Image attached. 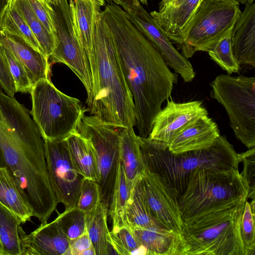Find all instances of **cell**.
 <instances>
[{
	"instance_id": "obj_1",
	"label": "cell",
	"mask_w": 255,
	"mask_h": 255,
	"mask_svg": "<svg viewBox=\"0 0 255 255\" xmlns=\"http://www.w3.org/2000/svg\"><path fill=\"white\" fill-rule=\"evenodd\" d=\"M112 34L126 81L133 97L138 136L147 137L178 75L128 13L111 3L102 10Z\"/></svg>"
},
{
	"instance_id": "obj_2",
	"label": "cell",
	"mask_w": 255,
	"mask_h": 255,
	"mask_svg": "<svg viewBox=\"0 0 255 255\" xmlns=\"http://www.w3.org/2000/svg\"><path fill=\"white\" fill-rule=\"evenodd\" d=\"M102 10L95 18L91 49L86 56L94 85L87 111L103 124L115 128L133 127L136 119L133 97Z\"/></svg>"
},
{
	"instance_id": "obj_3",
	"label": "cell",
	"mask_w": 255,
	"mask_h": 255,
	"mask_svg": "<svg viewBox=\"0 0 255 255\" xmlns=\"http://www.w3.org/2000/svg\"><path fill=\"white\" fill-rule=\"evenodd\" d=\"M0 141L5 167L30 208L32 216L42 224L47 223L58 204L49 180L45 145H20L10 129L0 120Z\"/></svg>"
},
{
	"instance_id": "obj_4",
	"label": "cell",
	"mask_w": 255,
	"mask_h": 255,
	"mask_svg": "<svg viewBox=\"0 0 255 255\" xmlns=\"http://www.w3.org/2000/svg\"><path fill=\"white\" fill-rule=\"evenodd\" d=\"M144 168L160 176L177 198L183 193L192 175L203 170L238 169V153L225 135H221L209 148L174 154L167 148L157 149L139 137Z\"/></svg>"
},
{
	"instance_id": "obj_5",
	"label": "cell",
	"mask_w": 255,
	"mask_h": 255,
	"mask_svg": "<svg viewBox=\"0 0 255 255\" xmlns=\"http://www.w3.org/2000/svg\"><path fill=\"white\" fill-rule=\"evenodd\" d=\"M248 199L247 187L238 169L197 171L178 197L183 225Z\"/></svg>"
},
{
	"instance_id": "obj_6",
	"label": "cell",
	"mask_w": 255,
	"mask_h": 255,
	"mask_svg": "<svg viewBox=\"0 0 255 255\" xmlns=\"http://www.w3.org/2000/svg\"><path fill=\"white\" fill-rule=\"evenodd\" d=\"M245 202L205 215L183 225L187 255H247L240 223Z\"/></svg>"
},
{
	"instance_id": "obj_7",
	"label": "cell",
	"mask_w": 255,
	"mask_h": 255,
	"mask_svg": "<svg viewBox=\"0 0 255 255\" xmlns=\"http://www.w3.org/2000/svg\"><path fill=\"white\" fill-rule=\"evenodd\" d=\"M30 112L43 138L63 139L73 133L82 115L87 111L79 99L59 90L49 79L32 86Z\"/></svg>"
},
{
	"instance_id": "obj_8",
	"label": "cell",
	"mask_w": 255,
	"mask_h": 255,
	"mask_svg": "<svg viewBox=\"0 0 255 255\" xmlns=\"http://www.w3.org/2000/svg\"><path fill=\"white\" fill-rule=\"evenodd\" d=\"M211 97L226 110L236 137L255 146V77L220 74L210 83Z\"/></svg>"
},
{
	"instance_id": "obj_9",
	"label": "cell",
	"mask_w": 255,
	"mask_h": 255,
	"mask_svg": "<svg viewBox=\"0 0 255 255\" xmlns=\"http://www.w3.org/2000/svg\"><path fill=\"white\" fill-rule=\"evenodd\" d=\"M231 0H201L178 47L188 59L197 51L208 52L233 27L241 13Z\"/></svg>"
},
{
	"instance_id": "obj_10",
	"label": "cell",
	"mask_w": 255,
	"mask_h": 255,
	"mask_svg": "<svg viewBox=\"0 0 255 255\" xmlns=\"http://www.w3.org/2000/svg\"><path fill=\"white\" fill-rule=\"evenodd\" d=\"M121 129L104 124L94 116L84 113L75 131L88 139L95 150L100 173V200L108 209L120 162Z\"/></svg>"
},
{
	"instance_id": "obj_11",
	"label": "cell",
	"mask_w": 255,
	"mask_h": 255,
	"mask_svg": "<svg viewBox=\"0 0 255 255\" xmlns=\"http://www.w3.org/2000/svg\"><path fill=\"white\" fill-rule=\"evenodd\" d=\"M50 4L55 46L49 58L52 62L66 65L80 79L86 90V104H88L93 95V81L75 32L69 0H61L58 4Z\"/></svg>"
},
{
	"instance_id": "obj_12",
	"label": "cell",
	"mask_w": 255,
	"mask_h": 255,
	"mask_svg": "<svg viewBox=\"0 0 255 255\" xmlns=\"http://www.w3.org/2000/svg\"><path fill=\"white\" fill-rule=\"evenodd\" d=\"M43 140L48 176L57 202L65 209L76 207L85 178L75 169L65 139Z\"/></svg>"
},
{
	"instance_id": "obj_13",
	"label": "cell",
	"mask_w": 255,
	"mask_h": 255,
	"mask_svg": "<svg viewBox=\"0 0 255 255\" xmlns=\"http://www.w3.org/2000/svg\"><path fill=\"white\" fill-rule=\"evenodd\" d=\"M143 191L151 213L161 227L181 232L183 221L178 198L159 175L144 168L139 175Z\"/></svg>"
},
{
	"instance_id": "obj_14",
	"label": "cell",
	"mask_w": 255,
	"mask_h": 255,
	"mask_svg": "<svg viewBox=\"0 0 255 255\" xmlns=\"http://www.w3.org/2000/svg\"><path fill=\"white\" fill-rule=\"evenodd\" d=\"M206 115L208 111L201 101L176 103L168 100L166 106L155 117L146 139L154 147L165 150L178 132L192 121Z\"/></svg>"
},
{
	"instance_id": "obj_15",
	"label": "cell",
	"mask_w": 255,
	"mask_h": 255,
	"mask_svg": "<svg viewBox=\"0 0 255 255\" xmlns=\"http://www.w3.org/2000/svg\"><path fill=\"white\" fill-rule=\"evenodd\" d=\"M128 13L159 51L168 66L179 74L184 82L192 81L196 72L191 63L173 46L171 41L142 6L140 4L134 12Z\"/></svg>"
},
{
	"instance_id": "obj_16",
	"label": "cell",
	"mask_w": 255,
	"mask_h": 255,
	"mask_svg": "<svg viewBox=\"0 0 255 255\" xmlns=\"http://www.w3.org/2000/svg\"><path fill=\"white\" fill-rule=\"evenodd\" d=\"M220 136L217 123L208 115L197 118L187 125L171 139L167 149L178 154L206 149Z\"/></svg>"
},
{
	"instance_id": "obj_17",
	"label": "cell",
	"mask_w": 255,
	"mask_h": 255,
	"mask_svg": "<svg viewBox=\"0 0 255 255\" xmlns=\"http://www.w3.org/2000/svg\"><path fill=\"white\" fill-rule=\"evenodd\" d=\"M22 255H68L70 241L57 220L41 224L21 239Z\"/></svg>"
},
{
	"instance_id": "obj_18",
	"label": "cell",
	"mask_w": 255,
	"mask_h": 255,
	"mask_svg": "<svg viewBox=\"0 0 255 255\" xmlns=\"http://www.w3.org/2000/svg\"><path fill=\"white\" fill-rule=\"evenodd\" d=\"M231 44L240 66L255 67V3L245 5L233 26Z\"/></svg>"
},
{
	"instance_id": "obj_19",
	"label": "cell",
	"mask_w": 255,
	"mask_h": 255,
	"mask_svg": "<svg viewBox=\"0 0 255 255\" xmlns=\"http://www.w3.org/2000/svg\"><path fill=\"white\" fill-rule=\"evenodd\" d=\"M0 44L8 49L22 64L32 86L49 78L48 59L19 36L0 29Z\"/></svg>"
},
{
	"instance_id": "obj_20",
	"label": "cell",
	"mask_w": 255,
	"mask_h": 255,
	"mask_svg": "<svg viewBox=\"0 0 255 255\" xmlns=\"http://www.w3.org/2000/svg\"><path fill=\"white\" fill-rule=\"evenodd\" d=\"M132 230L147 255H187L188 248L181 232L159 226Z\"/></svg>"
},
{
	"instance_id": "obj_21",
	"label": "cell",
	"mask_w": 255,
	"mask_h": 255,
	"mask_svg": "<svg viewBox=\"0 0 255 255\" xmlns=\"http://www.w3.org/2000/svg\"><path fill=\"white\" fill-rule=\"evenodd\" d=\"M201 0H183L179 4L149 13L170 41L179 46Z\"/></svg>"
},
{
	"instance_id": "obj_22",
	"label": "cell",
	"mask_w": 255,
	"mask_h": 255,
	"mask_svg": "<svg viewBox=\"0 0 255 255\" xmlns=\"http://www.w3.org/2000/svg\"><path fill=\"white\" fill-rule=\"evenodd\" d=\"M69 2L75 32L86 58L91 49L95 18L105 5L106 0H69Z\"/></svg>"
},
{
	"instance_id": "obj_23",
	"label": "cell",
	"mask_w": 255,
	"mask_h": 255,
	"mask_svg": "<svg viewBox=\"0 0 255 255\" xmlns=\"http://www.w3.org/2000/svg\"><path fill=\"white\" fill-rule=\"evenodd\" d=\"M65 140L77 172L85 178L99 182L100 173L97 156L91 142L75 131Z\"/></svg>"
},
{
	"instance_id": "obj_24",
	"label": "cell",
	"mask_w": 255,
	"mask_h": 255,
	"mask_svg": "<svg viewBox=\"0 0 255 255\" xmlns=\"http://www.w3.org/2000/svg\"><path fill=\"white\" fill-rule=\"evenodd\" d=\"M120 161L127 181L132 186L144 169L139 145V136L133 127L122 128L120 136Z\"/></svg>"
},
{
	"instance_id": "obj_25",
	"label": "cell",
	"mask_w": 255,
	"mask_h": 255,
	"mask_svg": "<svg viewBox=\"0 0 255 255\" xmlns=\"http://www.w3.org/2000/svg\"><path fill=\"white\" fill-rule=\"evenodd\" d=\"M108 214V209L102 202L86 214V229L96 255H117L110 243Z\"/></svg>"
},
{
	"instance_id": "obj_26",
	"label": "cell",
	"mask_w": 255,
	"mask_h": 255,
	"mask_svg": "<svg viewBox=\"0 0 255 255\" xmlns=\"http://www.w3.org/2000/svg\"><path fill=\"white\" fill-rule=\"evenodd\" d=\"M124 222L125 225L131 230L136 228H147L154 226L161 227L156 222L151 213L143 191L139 176L131 186Z\"/></svg>"
},
{
	"instance_id": "obj_27",
	"label": "cell",
	"mask_w": 255,
	"mask_h": 255,
	"mask_svg": "<svg viewBox=\"0 0 255 255\" xmlns=\"http://www.w3.org/2000/svg\"><path fill=\"white\" fill-rule=\"evenodd\" d=\"M21 220L0 203V244L1 255H22Z\"/></svg>"
},
{
	"instance_id": "obj_28",
	"label": "cell",
	"mask_w": 255,
	"mask_h": 255,
	"mask_svg": "<svg viewBox=\"0 0 255 255\" xmlns=\"http://www.w3.org/2000/svg\"><path fill=\"white\" fill-rule=\"evenodd\" d=\"M0 203L15 214L22 224L31 221L32 211L6 167H0Z\"/></svg>"
},
{
	"instance_id": "obj_29",
	"label": "cell",
	"mask_w": 255,
	"mask_h": 255,
	"mask_svg": "<svg viewBox=\"0 0 255 255\" xmlns=\"http://www.w3.org/2000/svg\"><path fill=\"white\" fill-rule=\"evenodd\" d=\"M11 3L34 34L43 54L49 58L55 46L53 34L50 33L37 18L29 0H12Z\"/></svg>"
},
{
	"instance_id": "obj_30",
	"label": "cell",
	"mask_w": 255,
	"mask_h": 255,
	"mask_svg": "<svg viewBox=\"0 0 255 255\" xmlns=\"http://www.w3.org/2000/svg\"><path fill=\"white\" fill-rule=\"evenodd\" d=\"M131 188L120 161L115 188L108 209V214L112 221V228L125 225V215Z\"/></svg>"
},
{
	"instance_id": "obj_31",
	"label": "cell",
	"mask_w": 255,
	"mask_h": 255,
	"mask_svg": "<svg viewBox=\"0 0 255 255\" xmlns=\"http://www.w3.org/2000/svg\"><path fill=\"white\" fill-rule=\"evenodd\" d=\"M1 29L19 36L43 54L34 34L11 2L5 11Z\"/></svg>"
},
{
	"instance_id": "obj_32",
	"label": "cell",
	"mask_w": 255,
	"mask_h": 255,
	"mask_svg": "<svg viewBox=\"0 0 255 255\" xmlns=\"http://www.w3.org/2000/svg\"><path fill=\"white\" fill-rule=\"evenodd\" d=\"M110 243L117 255H146L132 230L126 225L112 228L110 232Z\"/></svg>"
},
{
	"instance_id": "obj_33",
	"label": "cell",
	"mask_w": 255,
	"mask_h": 255,
	"mask_svg": "<svg viewBox=\"0 0 255 255\" xmlns=\"http://www.w3.org/2000/svg\"><path fill=\"white\" fill-rule=\"evenodd\" d=\"M233 28L207 52L211 59L229 75L239 73L241 70V66L235 59L232 51L231 35Z\"/></svg>"
},
{
	"instance_id": "obj_34",
	"label": "cell",
	"mask_w": 255,
	"mask_h": 255,
	"mask_svg": "<svg viewBox=\"0 0 255 255\" xmlns=\"http://www.w3.org/2000/svg\"><path fill=\"white\" fill-rule=\"evenodd\" d=\"M86 213L77 206L58 214L56 218L62 231L69 241H72L87 231Z\"/></svg>"
},
{
	"instance_id": "obj_35",
	"label": "cell",
	"mask_w": 255,
	"mask_h": 255,
	"mask_svg": "<svg viewBox=\"0 0 255 255\" xmlns=\"http://www.w3.org/2000/svg\"><path fill=\"white\" fill-rule=\"evenodd\" d=\"M0 51L13 79L16 92L30 93L33 86L22 64L0 44Z\"/></svg>"
},
{
	"instance_id": "obj_36",
	"label": "cell",
	"mask_w": 255,
	"mask_h": 255,
	"mask_svg": "<svg viewBox=\"0 0 255 255\" xmlns=\"http://www.w3.org/2000/svg\"><path fill=\"white\" fill-rule=\"evenodd\" d=\"M255 211L247 200L240 223L241 233L247 255L255 254Z\"/></svg>"
},
{
	"instance_id": "obj_37",
	"label": "cell",
	"mask_w": 255,
	"mask_h": 255,
	"mask_svg": "<svg viewBox=\"0 0 255 255\" xmlns=\"http://www.w3.org/2000/svg\"><path fill=\"white\" fill-rule=\"evenodd\" d=\"M100 202L98 182L85 178L81 186L77 207L87 214L95 209Z\"/></svg>"
},
{
	"instance_id": "obj_38",
	"label": "cell",
	"mask_w": 255,
	"mask_h": 255,
	"mask_svg": "<svg viewBox=\"0 0 255 255\" xmlns=\"http://www.w3.org/2000/svg\"><path fill=\"white\" fill-rule=\"evenodd\" d=\"M240 162L243 163V170L241 175L248 189V199L255 200V148H249L238 153Z\"/></svg>"
},
{
	"instance_id": "obj_39",
	"label": "cell",
	"mask_w": 255,
	"mask_h": 255,
	"mask_svg": "<svg viewBox=\"0 0 255 255\" xmlns=\"http://www.w3.org/2000/svg\"><path fill=\"white\" fill-rule=\"evenodd\" d=\"M29 1L37 18L46 29L53 34L54 27L51 15V5L46 0H29Z\"/></svg>"
},
{
	"instance_id": "obj_40",
	"label": "cell",
	"mask_w": 255,
	"mask_h": 255,
	"mask_svg": "<svg viewBox=\"0 0 255 255\" xmlns=\"http://www.w3.org/2000/svg\"><path fill=\"white\" fill-rule=\"evenodd\" d=\"M0 84L7 95L14 96L16 93L13 79L0 51Z\"/></svg>"
},
{
	"instance_id": "obj_41",
	"label": "cell",
	"mask_w": 255,
	"mask_h": 255,
	"mask_svg": "<svg viewBox=\"0 0 255 255\" xmlns=\"http://www.w3.org/2000/svg\"><path fill=\"white\" fill-rule=\"evenodd\" d=\"M93 247L87 231L76 239L70 241L68 255H82L83 252Z\"/></svg>"
},
{
	"instance_id": "obj_42",
	"label": "cell",
	"mask_w": 255,
	"mask_h": 255,
	"mask_svg": "<svg viewBox=\"0 0 255 255\" xmlns=\"http://www.w3.org/2000/svg\"><path fill=\"white\" fill-rule=\"evenodd\" d=\"M128 13H132L141 4L138 0H113Z\"/></svg>"
},
{
	"instance_id": "obj_43",
	"label": "cell",
	"mask_w": 255,
	"mask_h": 255,
	"mask_svg": "<svg viewBox=\"0 0 255 255\" xmlns=\"http://www.w3.org/2000/svg\"><path fill=\"white\" fill-rule=\"evenodd\" d=\"M183 0H162L159 3V11L169 7L175 6L179 4Z\"/></svg>"
},
{
	"instance_id": "obj_44",
	"label": "cell",
	"mask_w": 255,
	"mask_h": 255,
	"mask_svg": "<svg viewBox=\"0 0 255 255\" xmlns=\"http://www.w3.org/2000/svg\"><path fill=\"white\" fill-rule=\"evenodd\" d=\"M9 4L8 0H0V29L2 28L3 19Z\"/></svg>"
},
{
	"instance_id": "obj_45",
	"label": "cell",
	"mask_w": 255,
	"mask_h": 255,
	"mask_svg": "<svg viewBox=\"0 0 255 255\" xmlns=\"http://www.w3.org/2000/svg\"><path fill=\"white\" fill-rule=\"evenodd\" d=\"M82 255H96V253L93 247H92L84 251Z\"/></svg>"
},
{
	"instance_id": "obj_46",
	"label": "cell",
	"mask_w": 255,
	"mask_h": 255,
	"mask_svg": "<svg viewBox=\"0 0 255 255\" xmlns=\"http://www.w3.org/2000/svg\"><path fill=\"white\" fill-rule=\"evenodd\" d=\"M5 167L3 152L0 141V167Z\"/></svg>"
},
{
	"instance_id": "obj_47",
	"label": "cell",
	"mask_w": 255,
	"mask_h": 255,
	"mask_svg": "<svg viewBox=\"0 0 255 255\" xmlns=\"http://www.w3.org/2000/svg\"><path fill=\"white\" fill-rule=\"evenodd\" d=\"M235 1L239 4H243L245 5L251 4L254 2L255 0H231Z\"/></svg>"
},
{
	"instance_id": "obj_48",
	"label": "cell",
	"mask_w": 255,
	"mask_h": 255,
	"mask_svg": "<svg viewBox=\"0 0 255 255\" xmlns=\"http://www.w3.org/2000/svg\"><path fill=\"white\" fill-rule=\"evenodd\" d=\"M49 3L51 4H58L61 0H46Z\"/></svg>"
},
{
	"instance_id": "obj_49",
	"label": "cell",
	"mask_w": 255,
	"mask_h": 255,
	"mask_svg": "<svg viewBox=\"0 0 255 255\" xmlns=\"http://www.w3.org/2000/svg\"><path fill=\"white\" fill-rule=\"evenodd\" d=\"M143 4H147V0H138Z\"/></svg>"
},
{
	"instance_id": "obj_50",
	"label": "cell",
	"mask_w": 255,
	"mask_h": 255,
	"mask_svg": "<svg viewBox=\"0 0 255 255\" xmlns=\"http://www.w3.org/2000/svg\"><path fill=\"white\" fill-rule=\"evenodd\" d=\"M0 255H1V247H0Z\"/></svg>"
},
{
	"instance_id": "obj_51",
	"label": "cell",
	"mask_w": 255,
	"mask_h": 255,
	"mask_svg": "<svg viewBox=\"0 0 255 255\" xmlns=\"http://www.w3.org/2000/svg\"><path fill=\"white\" fill-rule=\"evenodd\" d=\"M9 3H10L12 1V0H8Z\"/></svg>"
}]
</instances>
